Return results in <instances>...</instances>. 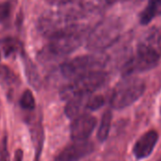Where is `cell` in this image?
<instances>
[{
    "mask_svg": "<svg viewBox=\"0 0 161 161\" xmlns=\"http://www.w3.org/2000/svg\"><path fill=\"white\" fill-rule=\"evenodd\" d=\"M123 1H126V0H106L107 4H115V3L123 2Z\"/></svg>",
    "mask_w": 161,
    "mask_h": 161,
    "instance_id": "obj_24",
    "label": "cell"
},
{
    "mask_svg": "<svg viewBox=\"0 0 161 161\" xmlns=\"http://www.w3.org/2000/svg\"><path fill=\"white\" fill-rule=\"evenodd\" d=\"M136 54L154 66L158 64L161 57V27H152L142 36Z\"/></svg>",
    "mask_w": 161,
    "mask_h": 161,
    "instance_id": "obj_7",
    "label": "cell"
},
{
    "mask_svg": "<svg viewBox=\"0 0 161 161\" xmlns=\"http://www.w3.org/2000/svg\"><path fill=\"white\" fill-rule=\"evenodd\" d=\"M122 22L116 17H108L98 23L87 37V48L93 52H101L111 46L120 37Z\"/></svg>",
    "mask_w": 161,
    "mask_h": 161,
    "instance_id": "obj_2",
    "label": "cell"
},
{
    "mask_svg": "<svg viewBox=\"0 0 161 161\" xmlns=\"http://www.w3.org/2000/svg\"><path fill=\"white\" fill-rule=\"evenodd\" d=\"M158 141V134L155 130L144 133L134 144L133 155L137 159H144L152 154Z\"/></svg>",
    "mask_w": 161,
    "mask_h": 161,
    "instance_id": "obj_10",
    "label": "cell"
},
{
    "mask_svg": "<svg viewBox=\"0 0 161 161\" xmlns=\"http://www.w3.org/2000/svg\"><path fill=\"white\" fill-rule=\"evenodd\" d=\"M114 89L110 97V106L115 109L125 108L142 97L145 91V83L136 77L126 76Z\"/></svg>",
    "mask_w": 161,
    "mask_h": 161,
    "instance_id": "obj_5",
    "label": "cell"
},
{
    "mask_svg": "<svg viewBox=\"0 0 161 161\" xmlns=\"http://www.w3.org/2000/svg\"><path fill=\"white\" fill-rule=\"evenodd\" d=\"M93 150L94 147L91 142H75L59 152L56 161H79L92 154Z\"/></svg>",
    "mask_w": 161,
    "mask_h": 161,
    "instance_id": "obj_9",
    "label": "cell"
},
{
    "mask_svg": "<svg viewBox=\"0 0 161 161\" xmlns=\"http://www.w3.org/2000/svg\"><path fill=\"white\" fill-rule=\"evenodd\" d=\"M0 161H8V139H7V137H4L0 141Z\"/></svg>",
    "mask_w": 161,
    "mask_h": 161,
    "instance_id": "obj_21",
    "label": "cell"
},
{
    "mask_svg": "<svg viewBox=\"0 0 161 161\" xmlns=\"http://www.w3.org/2000/svg\"><path fill=\"white\" fill-rule=\"evenodd\" d=\"M20 42L13 38H6L2 41V48L6 57L15 54L20 49Z\"/></svg>",
    "mask_w": 161,
    "mask_h": 161,
    "instance_id": "obj_17",
    "label": "cell"
},
{
    "mask_svg": "<svg viewBox=\"0 0 161 161\" xmlns=\"http://www.w3.org/2000/svg\"><path fill=\"white\" fill-rule=\"evenodd\" d=\"M11 12V4L9 2H4L0 4V23H4L8 19Z\"/></svg>",
    "mask_w": 161,
    "mask_h": 161,
    "instance_id": "obj_20",
    "label": "cell"
},
{
    "mask_svg": "<svg viewBox=\"0 0 161 161\" xmlns=\"http://www.w3.org/2000/svg\"><path fill=\"white\" fill-rule=\"evenodd\" d=\"M105 104V99L102 95H93L91 94L88 97L87 101V109L89 110H97L102 108Z\"/></svg>",
    "mask_w": 161,
    "mask_h": 161,
    "instance_id": "obj_19",
    "label": "cell"
},
{
    "mask_svg": "<svg viewBox=\"0 0 161 161\" xmlns=\"http://www.w3.org/2000/svg\"><path fill=\"white\" fill-rule=\"evenodd\" d=\"M158 15H161V0H149L140 15V22L142 25H147Z\"/></svg>",
    "mask_w": 161,
    "mask_h": 161,
    "instance_id": "obj_13",
    "label": "cell"
},
{
    "mask_svg": "<svg viewBox=\"0 0 161 161\" xmlns=\"http://www.w3.org/2000/svg\"><path fill=\"white\" fill-rule=\"evenodd\" d=\"M23 157H24L23 150L18 149V150H16V152H15V155H14V160L13 161H23Z\"/></svg>",
    "mask_w": 161,
    "mask_h": 161,
    "instance_id": "obj_23",
    "label": "cell"
},
{
    "mask_svg": "<svg viewBox=\"0 0 161 161\" xmlns=\"http://www.w3.org/2000/svg\"><path fill=\"white\" fill-rule=\"evenodd\" d=\"M108 75L103 71L92 73L77 77L60 91V96L63 100H70L77 96L92 94L107 82Z\"/></svg>",
    "mask_w": 161,
    "mask_h": 161,
    "instance_id": "obj_4",
    "label": "cell"
},
{
    "mask_svg": "<svg viewBox=\"0 0 161 161\" xmlns=\"http://www.w3.org/2000/svg\"><path fill=\"white\" fill-rule=\"evenodd\" d=\"M108 63V56L102 52H95L90 55L76 57L60 65L62 75L68 79H75L77 77L100 72Z\"/></svg>",
    "mask_w": 161,
    "mask_h": 161,
    "instance_id": "obj_3",
    "label": "cell"
},
{
    "mask_svg": "<svg viewBox=\"0 0 161 161\" xmlns=\"http://www.w3.org/2000/svg\"><path fill=\"white\" fill-rule=\"evenodd\" d=\"M91 95V94H90ZM89 95L85 96H77L74 97L70 100H68L66 106H65V115L69 119H75L81 115L82 110L85 108L87 109V101H88Z\"/></svg>",
    "mask_w": 161,
    "mask_h": 161,
    "instance_id": "obj_11",
    "label": "cell"
},
{
    "mask_svg": "<svg viewBox=\"0 0 161 161\" xmlns=\"http://www.w3.org/2000/svg\"><path fill=\"white\" fill-rule=\"evenodd\" d=\"M24 63H25V75L27 78V81L29 84L36 90H39L41 88V76L38 73V70L35 66V64L26 57L24 58Z\"/></svg>",
    "mask_w": 161,
    "mask_h": 161,
    "instance_id": "obj_15",
    "label": "cell"
},
{
    "mask_svg": "<svg viewBox=\"0 0 161 161\" xmlns=\"http://www.w3.org/2000/svg\"><path fill=\"white\" fill-rule=\"evenodd\" d=\"M0 83L8 92L19 85V78L17 75L6 65L0 66Z\"/></svg>",
    "mask_w": 161,
    "mask_h": 161,
    "instance_id": "obj_14",
    "label": "cell"
},
{
    "mask_svg": "<svg viewBox=\"0 0 161 161\" xmlns=\"http://www.w3.org/2000/svg\"><path fill=\"white\" fill-rule=\"evenodd\" d=\"M96 118L90 114H81L74 119L70 127L71 138L74 142L87 141L96 126Z\"/></svg>",
    "mask_w": 161,
    "mask_h": 161,
    "instance_id": "obj_8",
    "label": "cell"
},
{
    "mask_svg": "<svg viewBox=\"0 0 161 161\" xmlns=\"http://www.w3.org/2000/svg\"><path fill=\"white\" fill-rule=\"evenodd\" d=\"M47 3L55 6H66L70 3L75 2V0H45Z\"/></svg>",
    "mask_w": 161,
    "mask_h": 161,
    "instance_id": "obj_22",
    "label": "cell"
},
{
    "mask_svg": "<svg viewBox=\"0 0 161 161\" xmlns=\"http://www.w3.org/2000/svg\"><path fill=\"white\" fill-rule=\"evenodd\" d=\"M30 133H31V139H32V142H33L34 150H35L34 161H40L41 155L42 152L43 142H44V132H43L42 124L36 123L30 128Z\"/></svg>",
    "mask_w": 161,
    "mask_h": 161,
    "instance_id": "obj_12",
    "label": "cell"
},
{
    "mask_svg": "<svg viewBox=\"0 0 161 161\" xmlns=\"http://www.w3.org/2000/svg\"><path fill=\"white\" fill-rule=\"evenodd\" d=\"M158 161H161V158H160V159H159V160H158Z\"/></svg>",
    "mask_w": 161,
    "mask_h": 161,
    "instance_id": "obj_25",
    "label": "cell"
},
{
    "mask_svg": "<svg viewBox=\"0 0 161 161\" xmlns=\"http://www.w3.org/2000/svg\"><path fill=\"white\" fill-rule=\"evenodd\" d=\"M111 123H112V113L110 110H107L102 115L98 131H97V139L99 140V142H104L108 139L111 127Z\"/></svg>",
    "mask_w": 161,
    "mask_h": 161,
    "instance_id": "obj_16",
    "label": "cell"
},
{
    "mask_svg": "<svg viewBox=\"0 0 161 161\" xmlns=\"http://www.w3.org/2000/svg\"><path fill=\"white\" fill-rule=\"evenodd\" d=\"M20 106L24 109H27V110H32L35 108L36 107L35 99H34L32 92L29 90H25L23 92L21 99H20Z\"/></svg>",
    "mask_w": 161,
    "mask_h": 161,
    "instance_id": "obj_18",
    "label": "cell"
},
{
    "mask_svg": "<svg viewBox=\"0 0 161 161\" xmlns=\"http://www.w3.org/2000/svg\"><path fill=\"white\" fill-rule=\"evenodd\" d=\"M79 25H81L71 20L62 10L44 13L38 23L40 32L49 39L71 31Z\"/></svg>",
    "mask_w": 161,
    "mask_h": 161,
    "instance_id": "obj_6",
    "label": "cell"
},
{
    "mask_svg": "<svg viewBox=\"0 0 161 161\" xmlns=\"http://www.w3.org/2000/svg\"><path fill=\"white\" fill-rule=\"evenodd\" d=\"M85 26L79 25L71 31L50 39L47 46L40 52V59L42 61H50L71 54L81 45L85 36Z\"/></svg>",
    "mask_w": 161,
    "mask_h": 161,
    "instance_id": "obj_1",
    "label": "cell"
}]
</instances>
